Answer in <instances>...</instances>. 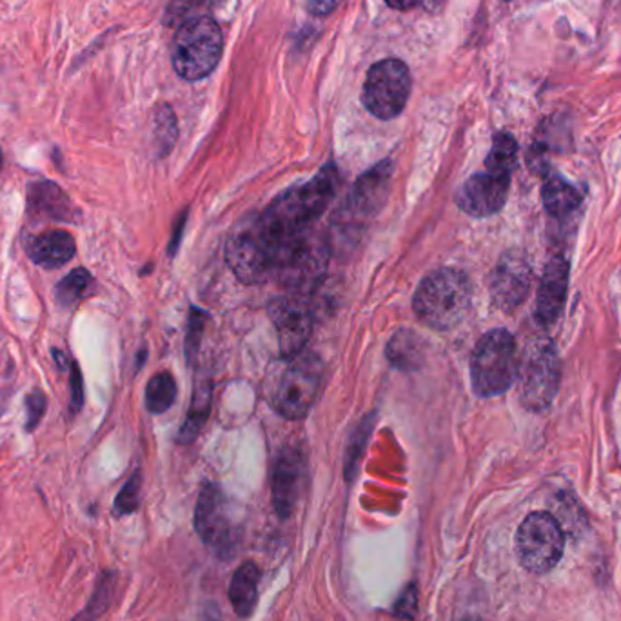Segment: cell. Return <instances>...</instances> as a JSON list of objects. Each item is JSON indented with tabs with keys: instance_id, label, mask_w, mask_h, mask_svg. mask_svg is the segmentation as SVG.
<instances>
[{
	"instance_id": "e575fe53",
	"label": "cell",
	"mask_w": 621,
	"mask_h": 621,
	"mask_svg": "<svg viewBox=\"0 0 621 621\" xmlns=\"http://www.w3.org/2000/svg\"><path fill=\"white\" fill-rule=\"evenodd\" d=\"M386 2H388L389 8H392V10L408 11L413 10L420 0H386Z\"/></svg>"
},
{
	"instance_id": "4316f807",
	"label": "cell",
	"mask_w": 621,
	"mask_h": 621,
	"mask_svg": "<svg viewBox=\"0 0 621 621\" xmlns=\"http://www.w3.org/2000/svg\"><path fill=\"white\" fill-rule=\"evenodd\" d=\"M140 485H143L140 471H135L131 478L124 485L123 491L118 493L117 499H115V515H131V513L138 509V504H140Z\"/></svg>"
},
{
	"instance_id": "d6986e66",
	"label": "cell",
	"mask_w": 621,
	"mask_h": 621,
	"mask_svg": "<svg viewBox=\"0 0 621 621\" xmlns=\"http://www.w3.org/2000/svg\"><path fill=\"white\" fill-rule=\"evenodd\" d=\"M262 570L253 561H245L234 570L230 586V601L240 618H250L259 601V583Z\"/></svg>"
},
{
	"instance_id": "836d02e7",
	"label": "cell",
	"mask_w": 621,
	"mask_h": 621,
	"mask_svg": "<svg viewBox=\"0 0 621 621\" xmlns=\"http://www.w3.org/2000/svg\"><path fill=\"white\" fill-rule=\"evenodd\" d=\"M214 2H219V0H179V8H177V13H175V15L179 17V19H186V13H189V11H197L199 8H209V6H213Z\"/></svg>"
},
{
	"instance_id": "7a4b0ae2",
	"label": "cell",
	"mask_w": 621,
	"mask_h": 621,
	"mask_svg": "<svg viewBox=\"0 0 621 621\" xmlns=\"http://www.w3.org/2000/svg\"><path fill=\"white\" fill-rule=\"evenodd\" d=\"M322 375V364L315 355L304 351L295 358H282L271 367L265 380L267 402L290 420L306 417L320 391Z\"/></svg>"
},
{
	"instance_id": "52a82bcc",
	"label": "cell",
	"mask_w": 621,
	"mask_h": 621,
	"mask_svg": "<svg viewBox=\"0 0 621 621\" xmlns=\"http://www.w3.org/2000/svg\"><path fill=\"white\" fill-rule=\"evenodd\" d=\"M560 357L549 338L530 344L519 367L522 402L535 413H541L555 402L560 388Z\"/></svg>"
},
{
	"instance_id": "5bb4252c",
	"label": "cell",
	"mask_w": 621,
	"mask_h": 621,
	"mask_svg": "<svg viewBox=\"0 0 621 621\" xmlns=\"http://www.w3.org/2000/svg\"><path fill=\"white\" fill-rule=\"evenodd\" d=\"M306 478V459L298 449H284L271 482V496L275 505L276 515L290 518L295 511L296 502L301 498L302 485Z\"/></svg>"
},
{
	"instance_id": "2e32d148",
	"label": "cell",
	"mask_w": 621,
	"mask_h": 621,
	"mask_svg": "<svg viewBox=\"0 0 621 621\" xmlns=\"http://www.w3.org/2000/svg\"><path fill=\"white\" fill-rule=\"evenodd\" d=\"M569 291V264L561 255H555L545 265L536 301V318L549 326L558 320L566 306Z\"/></svg>"
},
{
	"instance_id": "ac0fdd59",
	"label": "cell",
	"mask_w": 621,
	"mask_h": 621,
	"mask_svg": "<svg viewBox=\"0 0 621 621\" xmlns=\"http://www.w3.org/2000/svg\"><path fill=\"white\" fill-rule=\"evenodd\" d=\"M28 199H30L31 213L39 217L64 220V222L77 219V209L73 208L72 200L67 199L66 193L56 183L48 180L31 183Z\"/></svg>"
},
{
	"instance_id": "8992f818",
	"label": "cell",
	"mask_w": 621,
	"mask_h": 621,
	"mask_svg": "<svg viewBox=\"0 0 621 621\" xmlns=\"http://www.w3.org/2000/svg\"><path fill=\"white\" fill-rule=\"evenodd\" d=\"M566 547V533L550 513H533L519 525L516 552L519 564L535 575H545L558 566Z\"/></svg>"
},
{
	"instance_id": "f1b7e54d",
	"label": "cell",
	"mask_w": 621,
	"mask_h": 621,
	"mask_svg": "<svg viewBox=\"0 0 621 621\" xmlns=\"http://www.w3.org/2000/svg\"><path fill=\"white\" fill-rule=\"evenodd\" d=\"M206 320H208V315H206V313H202L200 309H191L188 337H186V355H188V358L193 357L197 349H199L200 337H202V331H204Z\"/></svg>"
},
{
	"instance_id": "9c48e42d",
	"label": "cell",
	"mask_w": 621,
	"mask_h": 621,
	"mask_svg": "<svg viewBox=\"0 0 621 621\" xmlns=\"http://www.w3.org/2000/svg\"><path fill=\"white\" fill-rule=\"evenodd\" d=\"M228 264L244 284H260L273 278V244L260 220L240 225L228 240Z\"/></svg>"
},
{
	"instance_id": "484cf974",
	"label": "cell",
	"mask_w": 621,
	"mask_h": 621,
	"mask_svg": "<svg viewBox=\"0 0 621 621\" xmlns=\"http://www.w3.org/2000/svg\"><path fill=\"white\" fill-rule=\"evenodd\" d=\"M418 352V337L413 333H398L389 344V358L394 366H413Z\"/></svg>"
},
{
	"instance_id": "4fadbf2b",
	"label": "cell",
	"mask_w": 621,
	"mask_h": 621,
	"mask_svg": "<svg viewBox=\"0 0 621 621\" xmlns=\"http://www.w3.org/2000/svg\"><path fill=\"white\" fill-rule=\"evenodd\" d=\"M509 186V177L493 173L474 175L460 188L456 204L464 213L485 219L502 211L507 202Z\"/></svg>"
},
{
	"instance_id": "d590c367",
	"label": "cell",
	"mask_w": 621,
	"mask_h": 621,
	"mask_svg": "<svg viewBox=\"0 0 621 621\" xmlns=\"http://www.w3.org/2000/svg\"><path fill=\"white\" fill-rule=\"evenodd\" d=\"M183 220H186V214H183L182 219H180L179 225H177V231H175L173 240H171V244H169V255L173 256L175 251H177V245L180 242V234H182L183 230Z\"/></svg>"
},
{
	"instance_id": "d6a6232c",
	"label": "cell",
	"mask_w": 621,
	"mask_h": 621,
	"mask_svg": "<svg viewBox=\"0 0 621 621\" xmlns=\"http://www.w3.org/2000/svg\"><path fill=\"white\" fill-rule=\"evenodd\" d=\"M306 2L310 13H315V15H329V13L337 10L341 0H306Z\"/></svg>"
},
{
	"instance_id": "30bf717a",
	"label": "cell",
	"mask_w": 621,
	"mask_h": 621,
	"mask_svg": "<svg viewBox=\"0 0 621 621\" xmlns=\"http://www.w3.org/2000/svg\"><path fill=\"white\" fill-rule=\"evenodd\" d=\"M194 530L220 558H230L239 545V527L234 524L230 502L219 485L206 484L200 490L194 507Z\"/></svg>"
},
{
	"instance_id": "ffe728a7",
	"label": "cell",
	"mask_w": 621,
	"mask_h": 621,
	"mask_svg": "<svg viewBox=\"0 0 621 621\" xmlns=\"http://www.w3.org/2000/svg\"><path fill=\"white\" fill-rule=\"evenodd\" d=\"M541 199L550 217L567 219L580 208L581 194L572 183L561 179L560 175H549L541 188Z\"/></svg>"
},
{
	"instance_id": "603a6c76",
	"label": "cell",
	"mask_w": 621,
	"mask_h": 621,
	"mask_svg": "<svg viewBox=\"0 0 621 621\" xmlns=\"http://www.w3.org/2000/svg\"><path fill=\"white\" fill-rule=\"evenodd\" d=\"M175 398H177L175 378L166 371L157 372L146 388V408L149 413H166L173 406Z\"/></svg>"
},
{
	"instance_id": "e0dca14e",
	"label": "cell",
	"mask_w": 621,
	"mask_h": 621,
	"mask_svg": "<svg viewBox=\"0 0 621 621\" xmlns=\"http://www.w3.org/2000/svg\"><path fill=\"white\" fill-rule=\"evenodd\" d=\"M77 253V244L72 233L64 230H52L39 234L28 244V256L42 267H61L67 264Z\"/></svg>"
},
{
	"instance_id": "1f68e13d",
	"label": "cell",
	"mask_w": 621,
	"mask_h": 621,
	"mask_svg": "<svg viewBox=\"0 0 621 621\" xmlns=\"http://www.w3.org/2000/svg\"><path fill=\"white\" fill-rule=\"evenodd\" d=\"M84 406V383H82L81 367L73 362L72 367V409L78 413Z\"/></svg>"
},
{
	"instance_id": "cb8c5ba5",
	"label": "cell",
	"mask_w": 621,
	"mask_h": 621,
	"mask_svg": "<svg viewBox=\"0 0 621 621\" xmlns=\"http://www.w3.org/2000/svg\"><path fill=\"white\" fill-rule=\"evenodd\" d=\"M92 273L84 270V267H77L70 275L64 276L56 285V302L62 307L77 306L78 302L86 298L87 293L92 290Z\"/></svg>"
},
{
	"instance_id": "277c9868",
	"label": "cell",
	"mask_w": 621,
	"mask_h": 621,
	"mask_svg": "<svg viewBox=\"0 0 621 621\" xmlns=\"http://www.w3.org/2000/svg\"><path fill=\"white\" fill-rule=\"evenodd\" d=\"M222 50L224 41L219 24L208 15L191 17L175 35L171 50L175 72L183 81H202L219 66Z\"/></svg>"
},
{
	"instance_id": "6da1fadb",
	"label": "cell",
	"mask_w": 621,
	"mask_h": 621,
	"mask_svg": "<svg viewBox=\"0 0 621 621\" xmlns=\"http://www.w3.org/2000/svg\"><path fill=\"white\" fill-rule=\"evenodd\" d=\"M338 169L327 164L315 179L290 189L265 209L259 217L265 230L273 234H293L309 230L316 219H320L327 206L331 204L338 189Z\"/></svg>"
},
{
	"instance_id": "8d00e7d4",
	"label": "cell",
	"mask_w": 621,
	"mask_h": 621,
	"mask_svg": "<svg viewBox=\"0 0 621 621\" xmlns=\"http://www.w3.org/2000/svg\"><path fill=\"white\" fill-rule=\"evenodd\" d=\"M420 2H422L425 10L431 11V13H436V11L442 10L445 0H420Z\"/></svg>"
},
{
	"instance_id": "ba28073f",
	"label": "cell",
	"mask_w": 621,
	"mask_h": 621,
	"mask_svg": "<svg viewBox=\"0 0 621 621\" xmlns=\"http://www.w3.org/2000/svg\"><path fill=\"white\" fill-rule=\"evenodd\" d=\"M411 87V72L402 61L386 59L377 62L364 82V106L375 117L391 120L403 112Z\"/></svg>"
},
{
	"instance_id": "9a60e30c",
	"label": "cell",
	"mask_w": 621,
	"mask_h": 621,
	"mask_svg": "<svg viewBox=\"0 0 621 621\" xmlns=\"http://www.w3.org/2000/svg\"><path fill=\"white\" fill-rule=\"evenodd\" d=\"M391 173V160H383L357 180L346 204L349 222L358 224L360 220L371 217L382 208L389 193Z\"/></svg>"
},
{
	"instance_id": "7c38bea8",
	"label": "cell",
	"mask_w": 621,
	"mask_h": 621,
	"mask_svg": "<svg viewBox=\"0 0 621 621\" xmlns=\"http://www.w3.org/2000/svg\"><path fill=\"white\" fill-rule=\"evenodd\" d=\"M533 285V267L524 251H507L498 260L491 276L494 306L515 310L524 304Z\"/></svg>"
},
{
	"instance_id": "74e56055",
	"label": "cell",
	"mask_w": 621,
	"mask_h": 621,
	"mask_svg": "<svg viewBox=\"0 0 621 621\" xmlns=\"http://www.w3.org/2000/svg\"><path fill=\"white\" fill-rule=\"evenodd\" d=\"M0 169H2V151H0Z\"/></svg>"
},
{
	"instance_id": "7402d4cb",
	"label": "cell",
	"mask_w": 621,
	"mask_h": 621,
	"mask_svg": "<svg viewBox=\"0 0 621 621\" xmlns=\"http://www.w3.org/2000/svg\"><path fill=\"white\" fill-rule=\"evenodd\" d=\"M209 408H211V388L208 383L199 386L193 392V403L189 409L188 418L180 429L179 440L182 443H191L199 436L200 429L204 425L209 417Z\"/></svg>"
},
{
	"instance_id": "8fae6325",
	"label": "cell",
	"mask_w": 621,
	"mask_h": 621,
	"mask_svg": "<svg viewBox=\"0 0 621 621\" xmlns=\"http://www.w3.org/2000/svg\"><path fill=\"white\" fill-rule=\"evenodd\" d=\"M281 346L282 358H295L306 351L313 331L310 307L302 296H282L270 307Z\"/></svg>"
},
{
	"instance_id": "83f0119b",
	"label": "cell",
	"mask_w": 621,
	"mask_h": 621,
	"mask_svg": "<svg viewBox=\"0 0 621 621\" xmlns=\"http://www.w3.org/2000/svg\"><path fill=\"white\" fill-rule=\"evenodd\" d=\"M112 580L98 581V591L93 596L92 606L87 607L86 611L82 612L75 621H93L101 612L106 611L109 596H112Z\"/></svg>"
},
{
	"instance_id": "44dd1931",
	"label": "cell",
	"mask_w": 621,
	"mask_h": 621,
	"mask_svg": "<svg viewBox=\"0 0 621 621\" xmlns=\"http://www.w3.org/2000/svg\"><path fill=\"white\" fill-rule=\"evenodd\" d=\"M518 158V144L511 133H498L493 140V148L485 158L487 173L498 175V177H509L516 168Z\"/></svg>"
},
{
	"instance_id": "3957f363",
	"label": "cell",
	"mask_w": 621,
	"mask_h": 621,
	"mask_svg": "<svg viewBox=\"0 0 621 621\" xmlns=\"http://www.w3.org/2000/svg\"><path fill=\"white\" fill-rule=\"evenodd\" d=\"M418 318L439 331H448L464 320L471 307V282L459 270L433 271L418 285L413 298Z\"/></svg>"
},
{
	"instance_id": "d4e9b609",
	"label": "cell",
	"mask_w": 621,
	"mask_h": 621,
	"mask_svg": "<svg viewBox=\"0 0 621 621\" xmlns=\"http://www.w3.org/2000/svg\"><path fill=\"white\" fill-rule=\"evenodd\" d=\"M177 135H179V128H177L173 109L169 106L158 107L157 115H155V140H157L158 151L162 157L173 148Z\"/></svg>"
},
{
	"instance_id": "f546056e",
	"label": "cell",
	"mask_w": 621,
	"mask_h": 621,
	"mask_svg": "<svg viewBox=\"0 0 621 621\" xmlns=\"http://www.w3.org/2000/svg\"><path fill=\"white\" fill-rule=\"evenodd\" d=\"M46 394L42 391H33L28 394L27 398V409H28V420H27V431H33V429L39 425L42 417L46 413Z\"/></svg>"
},
{
	"instance_id": "4dcf8cb0",
	"label": "cell",
	"mask_w": 621,
	"mask_h": 621,
	"mask_svg": "<svg viewBox=\"0 0 621 621\" xmlns=\"http://www.w3.org/2000/svg\"><path fill=\"white\" fill-rule=\"evenodd\" d=\"M418 609V591L417 586H411L402 592V596L398 598L397 603H394V614L402 620H414L417 617Z\"/></svg>"
},
{
	"instance_id": "5b68a950",
	"label": "cell",
	"mask_w": 621,
	"mask_h": 621,
	"mask_svg": "<svg viewBox=\"0 0 621 621\" xmlns=\"http://www.w3.org/2000/svg\"><path fill=\"white\" fill-rule=\"evenodd\" d=\"M516 341L509 331L494 329L480 338L471 358L474 392L490 398L504 394L518 377Z\"/></svg>"
}]
</instances>
